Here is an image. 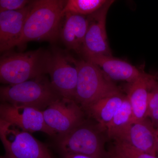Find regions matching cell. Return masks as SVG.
I'll use <instances>...</instances> for the list:
<instances>
[{"mask_svg": "<svg viewBox=\"0 0 158 158\" xmlns=\"http://www.w3.org/2000/svg\"><path fill=\"white\" fill-rule=\"evenodd\" d=\"M158 136V129L146 117L132 123L122 137L116 141L124 142L138 150L157 156Z\"/></svg>", "mask_w": 158, "mask_h": 158, "instance_id": "obj_12", "label": "cell"}, {"mask_svg": "<svg viewBox=\"0 0 158 158\" xmlns=\"http://www.w3.org/2000/svg\"><path fill=\"white\" fill-rule=\"evenodd\" d=\"M158 83L155 76L145 72L129 83L126 95L131 107L133 123L147 117L150 92Z\"/></svg>", "mask_w": 158, "mask_h": 158, "instance_id": "obj_13", "label": "cell"}, {"mask_svg": "<svg viewBox=\"0 0 158 158\" xmlns=\"http://www.w3.org/2000/svg\"><path fill=\"white\" fill-rule=\"evenodd\" d=\"M46 124L57 136L65 135L83 122L85 111L73 100L61 98L42 111Z\"/></svg>", "mask_w": 158, "mask_h": 158, "instance_id": "obj_8", "label": "cell"}, {"mask_svg": "<svg viewBox=\"0 0 158 158\" xmlns=\"http://www.w3.org/2000/svg\"><path fill=\"white\" fill-rule=\"evenodd\" d=\"M156 154H157V156H158V136L157 143Z\"/></svg>", "mask_w": 158, "mask_h": 158, "instance_id": "obj_24", "label": "cell"}, {"mask_svg": "<svg viewBox=\"0 0 158 158\" xmlns=\"http://www.w3.org/2000/svg\"><path fill=\"white\" fill-rule=\"evenodd\" d=\"M66 1H32L21 37L15 47L34 40L56 42L59 37L62 10Z\"/></svg>", "mask_w": 158, "mask_h": 158, "instance_id": "obj_1", "label": "cell"}, {"mask_svg": "<svg viewBox=\"0 0 158 158\" xmlns=\"http://www.w3.org/2000/svg\"><path fill=\"white\" fill-rule=\"evenodd\" d=\"M47 73L55 90L64 98L74 101L78 72L74 58L59 49L49 52Z\"/></svg>", "mask_w": 158, "mask_h": 158, "instance_id": "obj_7", "label": "cell"}, {"mask_svg": "<svg viewBox=\"0 0 158 158\" xmlns=\"http://www.w3.org/2000/svg\"><path fill=\"white\" fill-rule=\"evenodd\" d=\"M107 0H69L66 1L62 10L65 13L87 16L102 8Z\"/></svg>", "mask_w": 158, "mask_h": 158, "instance_id": "obj_18", "label": "cell"}, {"mask_svg": "<svg viewBox=\"0 0 158 158\" xmlns=\"http://www.w3.org/2000/svg\"><path fill=\"white\" fill-rule=\"evenodd\" d=\"M126 95L121 92L101 99L83 109L86 115L106 128L120 107Z\"/></svg>", "mask_w": 158, "mask_h": 158, "instance_id": "obj_16", "label": "cell"}, {"mask_svg": "<svg viewBox=\"0 0 158 158\" xmlns=\"http://www.w3.org/2000/svg\"><path fill=\"white\" fill-rule=\"evenodd\" d=\"M113 152L121 158H158L157 156L138 150L120 141H115Z\"/></svg>", "mask_w": 158, "mask_h": 158, "instance_id": "obj_19", "label": "cell"}, {"mask_svg": "<svg viewBox=\"0 0 158 158\" xmlns=\"http://www.w3.org/2000/svg\"><path fill=\"white\" fill-rule=\"evenodd\" d=\"M78 72L74 101L84 109L106 97L121 92L102 70L92 62L74 59Z\"/></svg>", "mask_w": 158, "mask_h": 158, "instance_id": "obj_5", "label": "cell"}, {"mask_svg": "<svg viewBox=\"0 0 158 158\" xmlns=\"http://www.w3.org/2000/svg\"><path fill=\"white\" fill-rule=\"evenodd\" d=\"M147 117L155 127L158 129V83L150 92Z\"/></svg>", "mask_w": 158, "mask_h": 158, "instance_id": "obj_20", "label": "cell"}, {"mask_svg": "<svg viewBox=\"0 0 158 158\" xmlns=\"http://www.w3.org/2000/svg\"><path fill=\"white\" fill-rule=\"evenodd\" d=\"M114 2L113 0L107 1L101 9L87 16L88 29L81 52L84 58L112 56L106 30V21L108 11Z\"/></svg>", "mask_w": 158, "mask_h": 158, "instance_id": "obj_9", "label": "cell"}, {"mask_svg": "<svg viewBox=\"0 0 158 158\" xmlns=\"http://www.w3.org/2000/svg\"><path fill=\"white\" fill-rule=\"evenodd\" d=\"M0 120L29 133L42 132L51 137L57 136L46 124L42 111L35 108L2 102L0 105Z\"/></svg>", "mask_w": 158, "mask_h": 158, "instance_id": "obj_10", "label": "cell"}, {"mask_svg": "<svg viewBox=\"0 0 158 158\" xmlns=\"http://www.w3.org/2000/svg\"><path fill=\"white\" fill-rule=\"evenodd\" d=\"M133 123L131 107L127 95L123 102L106 128L108 138L118 140Z\"/></svg>", "mask_w": 158, "mask_h": 158, "instance_id": "obj_17", "label": "cell"}, {"mask_svg": "<svg viewBox=\"0 0 158 158\" xmlns=\"http://www.w3.org/2000/svg\"><path fill=\"white\" fill-rule=\"evenodd\" d=\"M64 158H94L81 155L70 154L64 156Z\"/></svg>", "mask_w": 158, "mask_h": 158, "instance_id": "obj_22", "label": "cell"}, {"mask_svg": "<svg viewBox=\"0 0 158 158\" xmlns=\"http://www.w3.org/2000/svg\"><path fill=\"white\" fill-rule=\"evenodd\" d=\"M110 158H121L120 157L118 156H117V155H116V154L114 153V152L113 153V154L111 155V156H110Z\"/></svg>", "mask_w": 158, "mask_h": 158, "instance_id": "obj_23", "label": "cell"}, {"mask_svg": "<svg viewBox=\"0 0 158 158\" xmlns=\"http://www.w3.org/2000/svg\"><path fill=\"white\" fill-rule=\"evenodd\" d=\"M31 2L27 0H0V12L20 10Z\"/></svg>", "mask_w": 158, "mask_h": 158, "instance_id": "obj_21", "label": "cell"}, {"mask_svg": "<svg viewBox=\"0 0 158 158\" xmlns=\"http://www.w3.org/2000/svg\"><path fill=\"white\" fill-rule=\"evenodd\" d=\"M56 137L58 148L64 156L81 155L94 158L106 156V132L94 120L85 119L69 132Z\"/></svg>", "mask_w": 158, "mask_h": 158, "instance_id": "obj_3", "label": "cell"}, {"mask_svg": "<svg viewBox=\"0 0 158 158\" xmlns=\"http://www.w3.org/2000/svg\"><path fill=\"white\" fill-rule=\"evenodd\" d=\"M0 138L7 158H53L46 146L31 133L1 120Z\"/></svg>", "mask_w": 158, "mask_h": 158, "instance_id": "obj_6", "label": "cell"}, {"mask_svg": "<svg viewBox=\"0 0 158 158\" xmlns=\"http://www.w3.org/2000/svg\"><path fill=\"white\" fill-rule=\"evenodd\" d=\"M59 37L66 47L81 54L88 29L87 16L65 13Z\"/></svg>", "mask_w": 158, "mask_h": 158, "instance_id": "obj_15", "label": "cell"}, {"mask_svg": "<svg viewBox=\"0 0 158 158\" xmlns=\"http://www.w3.org/2000/svg\"><path fill=\"white\" fill-rule=\"evenodd\" d=\"M49 52L42 48L25 52H7L0 59V81L17 85L47 73Z\"/></svg>", "mask_w": 158, "mask_h": 158, "instance_id": "obj_2", "label": "cell"}, {"mask_svg": "<svg viewBox=\"0 0 158 158\" xmlns=\"http://www.w3.org/2000/svg\"><path fill=\"white\" fill-rule=\"evenodd\" d=\"M32 2L20 10L0 12L1 52H8L15 47L21 37Z\"/></svg>", "mask_w": 158, "mask_h": 158, "instance_id": "obj_11", "label": "cell"}, {"mask_svg": "<svg viewBox=\"0 0 158 158\" xmlns=\"http://www.w3.org/2000/svg\"><path fill=\"white\" fill-rule=\"evenodd\" d=\"M2 102L35 108L43 111L51 104L62 98L44 75L0 88Z\"/></svg>", "mask_w": 158, "mask_h": 158, "instance_id": "obj_4", "label": "cell"}, {"mask_svg": "<svg viewBox=\"0 0 158 158\" xmlns=\"http://www.w3.org/2000/svg\"><path fill=\"white\" fill-rule=\"evenodd\" d=\"M84 59L99 66L112 81L132 83L145 73L128 62L113 56H95Z\"/></svg>", "mask_w": 158, "mask_h": 158, "instance_id": "obj_14", "label": "cell"}]
</instances>
